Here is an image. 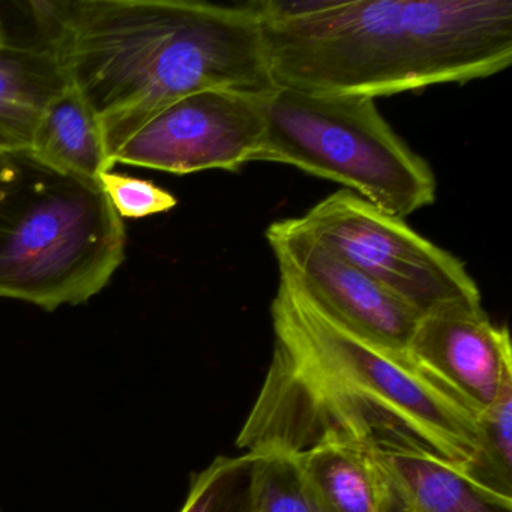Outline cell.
Here are the masks:
<instances>
[{"label": "cell", "instance_id": "9", "mask_svg": "<svg viewBox=\"0 0 512 512\" xmlns=\"http://www.w3.org/2000/svg\"><path fill=\"white\" fill-rule=\"evenodd\" d=\"M407 353L451 386L479 415L512 380L511 340L482 305H451L419 319Z\"/></svg>", "mask_w": 512, "mask_h": 512}, {"label": "cell", "instance_id": "4", "mask_svg": "<svg viewBox=\"0 0 512 512\" xmlns=\"http://www.w3.org/2000/svg\"><path fill=\"white\" fill-rule=\"evenodd\" d=\"M0 194V298L46 311L97 296L125 262L127 233L100 181L65 175L29 152Z\"/></svg>", "mask_w": 512, "mask_h": 512}, {"label": "cell", "instance_id": "6", "mask_svg": "<svg viewBox=\"0 0 512 512\" xmlns=\"http://www.w3.org/2000/svg\"><path fill=\"white\" fill-rule=\"evenodd\" d=\"M299 218L326 247L419 316L482 305L478 284L460 259L350 191L325 197Z\"/></svg>", "mask_w": 512, "mask_h": 512}, {"label": "cell", "instance_id": "12", "mask_svg": "<svg viewBox=\"0 0 512 512\" xmlns=\"http://www.w3.org/2000/svg\"><path fill=\"white\" fill-rule=\"evenodd\" d=\"M373 461L386 497L406 512H511L469 478L431 458L373 452Z\"/></svg>", "mask_w": 512, "mask_h": 512}, {"label": "cell", "instance_id": "7", "mask_svg": "<svg viewBox=\"0 0 512 512\" xmlns=\"http://www.w3.org/2000/svg\"><path fill=\"white\" fill-rule=\"evenodd\" d=\"M263 95L227 89L187 95L142 125L113 163L175 175L236 172L253 161L262 142Z\"/></svg>", "mask_w": 512, "mask_h": 512}, {"label": "cell", "instance_id": "19", "mask_svg": "<svg viewBox=\"0 0 512 512\" xmlns=\"http://www.w3.org/2000/svg\"><path fill=\"white\" fill-rule=\"evenodd\" d=\"M10 43L7 38V31H5L4 20L0 17V46Z\"/></svg>", "mask_w": 512, "mask_h": 512}, {"label": "cell", "instance_id": "5", "mask_svg": "<svg viewBox=\"0 0 512 512\" xmlns=\"http://www.w3.org/2000/svg\"><path fill=\"white\" fill-rule=\"evenodd\" d=\"M263 115L253 161L337 182L403 220L436 200L430 164L392 130L371 98L274 88L263 95Z\"/></svg>", "mask_w": 512, "mask_h": 512}, {"label": "cell", "instance_id": "14", "mask_svg": "<svg viewBox=\"0 0 512 512\" xmlns=\"http://www.w3.org/2000/svg\"><path fill=\"white\" fill-rule=\"evenodd\" d=\"M248 512H329L311 490L295 458L281 452H245Z\"/></svg>", "mask_w": 512, "mask_h": 512}, {"label": "cell", "instance_id": "8", "mask_svg": "<svg viewBox=\"0 0 512 512\" xmlns=\"http://www.w3.org/2000/svg\"><path fill=\"white\" fill-rule=\"evenodd\" d=\"M266 239L278 269L293 275L331 316L362 337L407 352L421 316L326 247L301 218L275 221Z\"/></svg>", "mask_w": 512, "mask_h": 512}, {"label": "cell", "instance_id": "2", "mask_svg": "<svg viewBox=\"0 0 512 512\" xmlns=\"http://www.w3.org/2000/svg\"><path fill=\"white\" fill-rule=\"evenodd\" d=\"M43 43L97 115L115 152L152 116L209 89L275 88L253 2H28ZM115 164V163H113Z\"/></svg>", "mask_w": 512, "mask_h": 512}, {"label": "cell", "instance_id": "3", "mask_svg": "<svg viewBox=\"0 0 512 512\" xmlns=\"http://www.w3.org/2000/svg\"><path fill=\"white\" fill-rule=\"evenodd\" d=\"M275 88L376 100L502 73L511 0H254Z\"/></svg>", "mask_w": 512, "mask_h": 512}, {"label": "cell", "instance_id": "11", "mask_svg": "<svg viewBox=\"0 0 512 512\" xmlns=\"http://www.w3.org/2000/svg\"><path fill=\"white\" fill-rule=\"evenodd\" d=\"M26 152L58 172L89 181L115 167L97 115L70 83L44 109Z\"/></svg>", "mask_w": 512, "mask_h": 512}, {"label": "cell", "instance_id": "17", "mask_svg": "<svg viewBox=\"0 0 512 512\" xmlns=\"http://www.w3.org/2000/svg\"><path fill=\"white\" fill-rule=\"evenodd\" d=\"M14 173H16L14 154L0 149V194L4 193L5 188L13 181Z\"/></svg>", "mask_w": 512, "mask_h": 512}, {"label": "cell", "instance_id": "1", "mask_svg": "<svg viewBox=\"0 0 512 512\" xmlns=\"http://www.w3.org/2000/svg\"><path fill=\"white\" fill-rule=\"evenodd\" d=\"M278 272L274 352L236 446L299 454L350 442L431 458L470 479L482 458L481 415L409 353L347 328Z\"/></svg>", "mask_w": 512, "mask_h": 512}, {"label": "cell", "instance_id": "15", "mask_svg": "<svg viewBox=\"0 0 512 512\" xmlns=\"http://www.w3.org/2000/svg\"><path fill=\"white\" fill-rule=\"evenodd\" d=\"M250 457H217L191 478L179 512H248L247 469Z\"/></svg>", "mask_w": 512, "mask_h": 512}, {"label": "cell", "instance_id": "10", "mask_svg": "<svg viewBox=\"0 0 512 512\" xmlns=\"http://www.w3.org/2000/svg\"><path fill=\"white\" fill-rule=\"evenodd\" d=\"M67 77L43 46H0V149L16 154L31 148L35 128Z\"/></svg>", "mask_w": 512, "mask_h": 512}, {"label": "cell", "instance_id": "13", "mask_svg": "<svg viewBox=\"0 0 512 512\" xmlns=\"http://www.w3.org/2000/svg\"><path fill=\"white\" fill-rule=\"evenodd\" d=\"M329 512H383V485L373 452L350 442H326L290 454Z\"/></svg>", "mask_w": 512, "mask_h": 512}, {"label": "cell", "instance_id": "18", "mask_svg": "<svg viewBox=\"0 0 512 512\" xmlns=\"http://www.w3.org/2000/svg\"><path fill=\"white\" fill-rule=\"evenodd\" d=\"M383 496H385V491H383ZM383 512H406L403 508H400V506L395 505L394 502H391V500L388 499V497L385 496V500H383Z\"/></svg>", "mask_w": 512, "mask_h": 512}, {"label": "cell", "instance_id": "16", "mask_svg": "<svg viewBox=\"0 0 512 512\" xmlns=\"http://www.w3.org/2000/svg\"><path fill=\"white\" fill-rule=\"evenodd\" d=\"M101 187L112 203L116 214L124 220H139L170 211L178 205V200L169 191L146 179L107 172L100 176Z\"/></svg>", "mask_w": 512, "mask_h": 512}]
</instances>
